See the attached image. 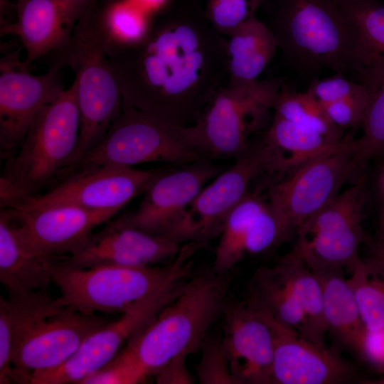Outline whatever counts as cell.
Wrapping results in <instances>:
<instances>
[{
	"mask_svg": "<svg viewBox=\"0 0 384 384\" xmlns=\"http://www.w3.org/2000/svg\"><path fill=\"white\" fill-rule=\"evenodd\" d=\"M135 44L110 42L108 57L122 102L174 124L195 125L216 92L220 42L206 31L171 23Z\"/></svg>",
	"mask_w": 384,
	"mask_h": 384,
	"instance_id": "6da1fadb",
	"label": "cell"
},
{
	"mask_svg": "<svg viewBox=\"0 0 384 384\" xmlns=\"http://www.w3.org/2000/svg\"><path fill=\"white\" fill-rule=\"evenodd\" d=\"M110 38L103 9L90 0L68 40L53 54L49 70L75 73L80 127L75 161L98 144L119 116L122 96L108 57Z\"/></svg>",
	"mask_w": 384,
	"mask_h": 384,
	"instance_id": "7a4b0ae2",
	"label": "cell"
},
{
	"mask_svg": "<svg viewBox=\"0 0 384 384\" xmlns=\"http://www.w3.org/2000/svg\"><path fill=\"white\" fill-rule=\"evenodd\" d=\"M80 127L73 81L38 114L18 150L5 160L0 178L1 208L38 195L69 174L75 161Z\"/></svg>",
	"mask_w": 384,
	"mask_h": 384,
	"instance_id": "3957f363",
	"label": "cell"
},
{
	"mask_svg": "<svg viewBox=\"0 0 384 384\" xmlns=\"http://www.w3.org/2000/svg\"><path fill=\"white\" fill-rule=\"evenodd\" d=\"M270 28L287 62L300 74L324 69L356 74L362 68L358 31L336 0H278Z\"/></svg>",
	"mask_w": 384,
	"mask_h": 384,
	"instance_id": "277c9868",
	"label": "cell"
},
{
	"mask_svg": "<svg viewBox=\"0 0 384 384\" xmlns=\"http://www.w3.org/2000/svg\"><path fill=\"white\" fill-rule=\"evenodd\" d=\"M230 273L212 270L188 280L178 296L128 341L148 376L175 356L198 352L228 302Z\"/></svg>",
	"mask_w": 384,
	"mask_h": 384,
	"instance_id": "5b68a950",
	"label": "cell"
},
{
	"mask_svg": "<svg viewBox=\"0 0 384 384\" xmlns=\"http://www.w3.org/2000/svg\"><path fill=\"white\" fill-rule=\"evenodd\" d=\"M7 302L14 330L12 365L30 383L33 373L61 366L108 323L63 304L47 290L9 294Z\"/></svg>",
	"mask_w": 384,
	"mask_h": 384,
	"instance_id": "8992f818",
	"label": "cell"
},
{
	"mask_svg": "<svg viewBox=\"0 0 384 384\" xmlns=\"http://www.w3.org/2000/svg\"><path fill=\"white\" fill-rule=\"evenodd\" d=\"M203 247L197 242L184 244L176 257L161 267L105 264L79 268L59 258L47 260L46 267L60 292L58 299L63 304L87 314L122 312L171 279L188 277L193 257Z\"/></svg>",
	"mask_w": 384,
	"mask_h": 384,
	"instance_id": "52a82bcc",
	"label": "cell"
},
{
	"mask_svg": "<svg viewBox=\"0 0 384 384\" xmlns=\"http://www.w3.org/2000/svg\"><path fill=\"white\" fill-rule=\"evenodd\" d=\"M208 159L183 127L122 102L119 116L102 141L83 153L70 174L102 165L130 166L164 162L184 165Z\"/></svg>",
	"mask_w": 384,
	"mask_h": 384,
	"instance_id": "ba28073f",
	"label": "cell"
},
{
	"mask_svg": "<svg viewBox=\"0 0 384 384\" xmlns=\"http://www.w3.org/2000/svg\"><path fill=\"white\" fill-rule=\"evenodd\" d=\"M247 302L302 337L324 343L327 328L319 278L292 251L252 274Z\"/></svg>",
	"mask_w": 384,
	"mask_h": 384,
	"instance_id": "9c48e42d",
	"label": "cell"
},
{
	"mask_svg": "<svg viewBox=\"0 0 384 384\" xmlns=\"http://www.w3.org/2000/svg\"><path fill=\"white\" fill-rule=\"evenodd\" d=\"M279 92L270 82L257 80L218 90L197 122L188 127L205 158H238L250 146L249 137L273 108Z\"/></svg>",
	"mask_w": 384,
	"mask_h": 384,
	"instance_id": "30bf717a",
	"label": "cell"
},
{
	"mask_svg": "<svg viewBox=\"0 0 384 384\" xmlns=\"http://www.w3.org/2000/svg\"><path fill=\"white\" fill-rule=\"evenodd\" d=\"M366 201L365 179L361 177L297 229L291 251L316 274L350 271L361 258Z\"/></svg>",
	"mask_w": 384,
	"mask_h": 384,
	"instance_id": "8fae6325",
	"label": "cell"
},
{
	"mask_svg": "<svg viewBox=\"0 0 384 384\" xmlns=\"http://www.w3.org/2000/svg\"><path fill=\"white\" fill-rule=\"evenodd\" d=\"M186 281L187 277L174 278L129 305L119 319L92 333L61 366L33 373L31 384H79L111 360L125 341L149 324L178 296Z\"/></svg>",
	"mask_w": 384,
	"mask_h": 384,
	"instance_id": "7c38bea8",
	"label": "cell"
},
{
	"mask_svg": "<svg viewBox=\"0 0 384 384\" xmlns=\"http://www.w3.org/2000/svg\"><path fill=\"white\" fill-rule=\"evenodd\" d=\"M235 159L196 196L173 236L174 241L204 246L218 238L231 211L250 193L252 181L262 174L274 172L271 156L262 140Z\"/></svg>",
	"mask_w": 384,
	"mask_h": 384,
	"instance_id": "4fadbf2b",
	"label": "cell"
},
{
	"mask_svg": "<svg viewBox=\"0 0 384 384\" xmlns=\"http://www.w3.org/2000/svg\"><path fill=\"white\" fill-rule=\"evenodd\" d=\"M164 170L96 166L75 171L42 193L24 198L9 208L29 210L73 205L95 210L119 212L134 198L144 193Z\"/></svg>",
	"mask_w": 384,
	"mask_h": 384,
	"instance_id": "5bb4252c",
	"label": "cell"
},
{
	"mask_svg": "<svg viewBox=\"0 0 384 384\" xmlns=\"http://www.w3.org/2000/svg\"><path fill=\"white\" fill-rule=\"evenodd\" d=\"M359 165L356 149L329 154L291 171L268 192V202L292 235L306 220L325 207Z\"/></svg>",
	"mask_w": 384,
	"mask_h": 384,
	"instance_id": "9a60e30c",
	"label": "cell"
},
{
	"mask_svg": "<svg viewBox=\"0 0 384 384\" xmlns=\"http://www.w3.org/2000/svg\"><path fill=\"white\" fill-rule=\"evenodd\" d=\"M18 53L0 63V154L6 160L22 144L38 114L56 100L65 89L59 70L43 75L30 73Z\"/></svg>",
	"mask_w": 384,
	"mask_h": 384,
	"instance_id": "2e32d148",
	"label": "cell"
},
{
	"mask_svg": "<svg viewBox=\"0 0 384 384\" xmlns=\"http://www.w3.org/2000/svg\"><path fill=\"white\" fill-rule=\"evenodd\" d=\"M3 209L9 213L28 250L46 260L77 254L87 245L94 230L118 213L73 205L29 210Z\"/></svg>",
	"mask_w": 384,
	"mask_h": 384,
	"instance_id": "e0dca14e",
	"label": "cell"
},
{
	"mask_svg": "<svg viewBox=\"0 0 384 384\" xmlns=\"http://www.w3.org/2000/svg\"><path fill=\"white\" fill-rule=\"evenodd\" d=\"M220 172L208 159L165 169L147 188L137 210L121 218L145 233L173 240L187 208L205 184Z\"/></svg>",
	"mask_w": 384,
	"mask_h": 384,
	"instance_id": "ac0fdd59",
	"label": "cell"
},
{
	"mask_svg": "<svg viewBox=\"0 0 384 384\" xmlns=\"http://www.w3.org/2000/svg\"><path fill=\"white\" fill-rule=\"evenodd\" d=\"M223 336L235 384H272L276 321L246 301L228 302Z\"/></svg>",
	"mask_w": 384,
	"mask_h": 384,
	"instance_id": "d6986e66",
	"label": "cell"
},
{
	"mask_svg": "<svg viewBox=\"0 0 384 384\" xmlns=\"http://www.w3.org/2000/svg\"><path fill=\"white\" fill-rule=\"evenodd\" d=\"M292 234L268 201L249 193L231 211L219 235L212 270L225 274L247 255L265 252Z\"/></svg>",
	"mask_w": 384,
	"mask_h": 384,
	"instance_id": "ffe728a7",
	"label": "cell"
},
{
	"mask_svg": "<svg viewBox=\"0 0 384 384\" xmlns=\"http://www.w3.org/2000/svg\"><path fill=\"white\" fill-rule=\"evenodd\" d=\"M181 247L169 238L151 235L128 225L120 217L94 233L81 251L60 260L79 268L105 264L151 266L173 260Z\"/></svg>",
	"mask_w": 384,
	"mask_h": 384,
	"instance_id": "44dd1931",
	"label": "cell"
},
{
	"mask_svg": "<svg viewBox=\"0 0 384 384\" xmlns=\"http://www.w3.org/2000/svg\"><path fill=\"white\" fill-rule=\"evenodd\" d=\"M355 375L353 366L324 343L308 340L276 321L272 384H342L353 381Z\"/></svg>",
	"mask_w": 384,
	"mask_h": 384,
	"instance_id": "7402d4cb",
	"label": "cell"
},
{
	"mask_svg": "<svg viewBox=\"0 0 384 384\" xmlns=\"http://www.w3.org/2000/svg\"><path fill=\"white\" fill-rule=\"evenodd\" d=\"M90 0H16L17 19L3 22L1 31L17 36L26 65L61 47Z\"/></svg>",
	"mask_w": 384,
	"mask_h": 384,
	"instance_id": "603a6c76",
	"label": "cell"
},
{
	"mask_svg": "<svg viewBox=\"0 0 384 384\" xmlns=\"http://www.w3.org/2000/svg\"><path fill=\"white\" fill-rule=\"evenodd\" d=\"M262 141L272 159L274 172L291 171L329 154L357 150L356 141L350 139L334 141L276 114Z\"/></svg>",
	"mask_w": 384,
	"mask_h": 384,
	"instance_id": "cb8c5ba5",
	"label": "cell"
},
{
	"mask_svg": "<svg viewBox=\"0 0 384 384\" xmlns=\"http://www.w3.org/2000/svg\"><path fill=\"white\" fill-rule=\"evenodd\" d=\"M48 260L30 252L9 213L0 211V281L9 294L47 290L52 282Z\"/></svg>",
	"mask_w": 384,
	"mask_h": 384,
	"instance_id": "d4e9b609",
	"label": "cell"
},
{
	"mask_svg": "<svg viewBox=\"0 0 384 384\" xmlns=\"http://www.w3.org/2000/svg\"><path fill=\"white\" fill-rule=\"evenodd\" d=\"M316 275L322 288L327 334L344 348L364 357L368 331L348 279L339 272Z\"/></svg>",
	"mask_w": 384,
	"mask_h": 384,
	"instance_id": "484cf974",
	"label": "cell"
},
{
	"mask_svg": "<svg viewBox=\"0 0 384 384\" xmlns=\"http://www.w3.org/2000/svg\"><path fill=\"white\" fill-rule=\"evenodd\" d=\"M228 69L231 83L255 81L278 48L270 27L250 15L230 35Z\"/></svg>",
	"mask_w": 384,
	"mask_h": 384,
	"instance_id": "4316f807",
	"label": "cell"
},
{
	"mask_svg": "<svg viewBox=\"0 0 384 384\" xmlns=\"http://www.w3.org/2000/svg\"><path fill=\"white\" fill-rule=\"evenodd\" d=\"M336 1L359 36L362 68L358 73L384 70V5L375 0Z\"/></svg>",
	"mask_w": 384,
	"mask_h": 384,
	"instance_id": "83f0119b",
	"label": "cell"
},
{
	"mask_svg": "<svg viewBox=\"0 0 384 384\" xmlns=\"http://www.w3.org/2000/svg\"><path fill=\"white\" fill-rule=\"evenodd\" d=\"M348 282L368 333L384 331V272L370 258H360Z\"/></svg>",
	"mask_w": 384,
	"mask_h": 384,
	"instance_id": "f1b7e54d",
	"label": "cell"
},
{
	"mask_svg": "<svg viewBox=\"0 0 384 384\" xmlns=\"http://www.w3.org/2000/svg\"><path fill=\"white\" fill-rule=\"evenodd\" d=\"M368 90L369 100L363 136L356 140L359 168L384 151V70H363L356 75Z\"/></svg>",
	"mask_w": 384,
	"mask_h": 384,
	"instance_id": "f546056e",
	"label": "cell"
},
{
	"mask_svg": "<svg viewBox=\"0 0 384 384\" xmlns=\"http://www.w3.org/2000/svg\"><path fill=\"white\" fill-rule=\"evenodd\" d=\"M272 109L274 114L319 132L330 139H343L341 129L331 122L321 103L309 90L297 92L283 87L279 91Z\"/></svg>",
	"mask_w": 384,
	"mask_h": 384,
	"instance_id": "4dcf8cb0",
	"label": "cell"
},
{
	"mask_svg": "<svg viewBox=\"0 0 384 384\" xmlns=\"http://www.w3.org/2000/svg\"><path fill=\"white\" fill-rule=\"evenodd\" d=\"M149 15L128 0H118L103 9V18L110 41L131 45L149 34Z\"/></svg>",
	"mask_w": 384,
	"mask_h": 384,
	"instance_id": "1f68e13d",
	"label": "cell"
},
{
	"mask_svg": "<svg viewBox=\"0 0 384 384\" xmlns=\"http://www.w3.org/2000/svg\"><path fill=\"white\" fill-rule=\"evenodd\" d=\"M148 377L137 357L127 346L79 384H135L145 381Z\"/></svg>",
	"mask_w": 384,
	"mask_h": 384,
	"instance_id": "d6a6232c",
	"label": "cell"
},
{
	"mask_svg": "<svg viewBox=\"0 0 384 384\" xmlns=\"http://www.w3.org/2000/svg\"><path fill=\"white\" fill-rule=\"evenodd\" d=\"M196 373L201 384H235L230 361L221 339L208 338L201 347Z\"/></svg>",
	"mask_w": 384,
	"mask_h": 384,
	"instance_id": "836d02e7",
	"label": "cell"
},
{
	"mask_svg": "<svg viewBox=\"0 0 384 384\" xmlns=\"http://www.w3.org/2000/svg\"><path fill=\"white\" fill-rule=\"evenodd\" d=\"M308 90L321 103L363 98L369 95L361 82L350 80L340 73L327 78L312 79Z\"/></svg>",
	"mask_w": 384,
	"mask_h": 384,
	"instance_id": "e575fe53",
	"label": "cell"
},
{
	"mask_svg": "<svg viewBox=\"0 0 384 384\" xmlns=\"http://www.w3.org/2000/svg\"><path fill=\"white\" fill-rule=\"evenodd\" d=\"M14 330L7 299L0 297V383H29L11 362Z\"/></svg>",
	"mask_w": 384,
	"mask_h": 384,
	"instance_id": "d590c367",
	"label": "cell"
},
{
	"mask_svg": "<svg viewBox=\"0 0 384 384\" xmlns=\"http://www.w3.org/2000/svg\"><path fill=\"white\" fill-rule=\"evenodd\" d=\"M208 16L213 26L230 35L250 16V0H208Z\"/></svg>",
	"mask_w": 384,
	"mask_h": 384,
	"instance_id": "8d00e7d4",
	"label": "cell"
},
{
	"mask_svg": "<svg viewBox=\"0 0 384 384\" xmlns=\"http://www.w3.org/2000/svg\"><path fill=\"white\" fill-rule=\"evenodd\" d=\"M369 100L367 97L321 103L331 122L338 127L350 128L362 124Z\"/></svg>",
	"mask_w": 384,
	"mask_h": 384,
	"instance_id": "74e56055",
	"label": "cell"
},
{
	"mask_svg": "<svg viewBox=\"0 0 384 384\" xmlns=\"http://www.w3.org/2000/svg\"><path fill=\"white\" fill-rule=\"evenodd\" d=\"M189 355L183 353L171 359L156 375L159 384H191L195 378L188 370L186 360Z\"/></svg>",
	"mask_w": 384,
	"mask_h": 384,
	"instance_id": "f35d334b",
	"label": "cell"
},
{
	"mask_svg": "<svg viewBox=\"0 0 384 384\" xmlns=\"http://www.w3.org/2000/svg\"><path fill=\"white\" fill-rule=\"evenodd\" d=\"M148 15L161 9L169 0H128Z\"/></svg>",
	"mask_w": 384,
	"mask_h": 384,
	"instance_id": "ab89813d",
	"label": "cell"
},
{
	"mask_svg": "<svg viewBox=\"0 0 384 384\" xmlns=\"http://www.w3.org/2000/svg\"><path fill=\"white\" fill-rule=\"evenodd\" d=\"M371 258L384 272V233L380 234L372 245Z\"/></svg>",
	"mask_w": 384,
	"mask_h": 384,
	"instance_id": "60d3db41",
	"label": "cell"
},
{
	"mask_svg": "<svg viewBox=\"0 0 384 384\" xmlns=\"http://www.w3.org/2000/svg\"><path fill=\"white\" fill-rule=\"evenodd\" d=\"M263 0H250V15H254Z\"/></svg>",
	"mask_w": 384,
	"mask_h": 384,
	"instance_id": "b9f144b4",
	"label": "cell"
},
{
	"mask_svg": "<svg viewBox=\"0 0 384 384\" xmlns=\"http://www.w3.org/2000/svg\"><path fill=\"white\" fill-rule=\"evenodd\" d=\"M1 16L5 15V12L10 9V4L8 0H0Z\"/></svg>",
	"mask_w": 384,
	"mask_h": 384,
	"instance_id": "7bdbcfd3",
	"label": "cell"
},
{
	"mask_svg": "<svg viewBox=\"0 0 384 384\" xmlns=\"http://www.w3.org/2000/svg\"><path fill=\"white\" fill-rule=\"evenodd\" d=\"M373 383L384 384V378H382L381 379L376 380L375 382H373Z\"/></svg>",
	"mask_w": 384,
	"mask_h": 384,
	"instance_id": "ee69618b",
	"label": "cell"
}]
</instances>
